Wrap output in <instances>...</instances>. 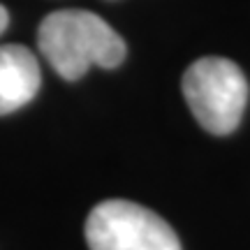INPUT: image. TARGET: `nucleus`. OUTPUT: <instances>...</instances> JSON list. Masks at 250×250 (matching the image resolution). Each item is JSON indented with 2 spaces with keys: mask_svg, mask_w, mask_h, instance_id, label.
<instances>
[{
  "mask_svg": "<svg viewBox=\"0 0 250 250\" xmlns=\"http://www.w3.org/2000/svg\"><path fill=\"white\" fill-rule=\"evenodd\" d=\"M183 95L199 125L215 137L232 134L248 104V81L234 61L206 56L183 74Z\"/></svg>",
  "mask_w": 250,
  "mask_h": 250,
  "instance_id": "2",
  "label": "nucleus"
},
{
  "mask_svg": "<svg viewBox=\"0 0 250 250\" xmlns=\"http://www.w3.org/2000/svg\"><path fill=\"white\" fill-rule=\"evenodd\" d=\"M86 241L90 250H181L160 215L127 199H107L90 211Z\"/></svg>",
  "mask_w": 250,
  "mask_h": 250,
  "instance_id": "3",
  "label": "nucleus"
},
{
  "mask_svg": "<svg viewBox=\"0 0 250 250\" xmlns=\"http://www.w3.org/2000/svg\"><path fill=\"white\" fill-rule=\"evenodd\" d=\"M37 46L62 79L77 81L90 67H118L125 61V42L104 19L88 9H61L42 19Z\"/></svg>",
  "mask_w": 250,
  "mask_h": 250,
  "instance_id": "1",
  "label": "nucleus"
},
{
  "mask_svg": "<svg viewBox=\"0 0 250 250\" xmlns=\"http://www.w3.org/2000/svg\"><path fill=\"white\" fill-rule=\"evenodd\" d=\"M42 72L35 54L23 44L0 46V116L12 114L37 95Z\"/></svg>",
  "mask_w": 250,
  "mask_h": 250,
  "instance_id": "4",
  "label": "nucleus"
},
{
  "mask_svg": "<svg viewBox=\"0 0 250 250\" xmlns=\"http://www.w3.org/2000/svg\"><path fill=\"white\" fill-rule=\"evenodd\" d=\"M7 23H9V14H7V9L0 5V35L5 33V28H7Z\"/></svg>",
  "mask_w": 250,
  "mask_h": 250,
  "instance_id": "5",
  "label": "nucleus"
}]
</instances>
